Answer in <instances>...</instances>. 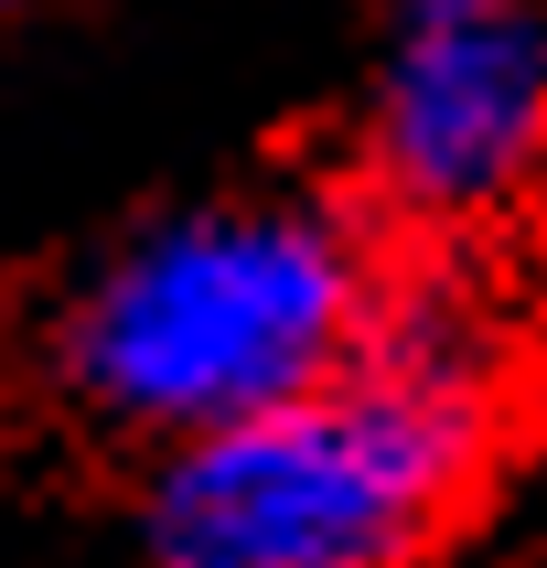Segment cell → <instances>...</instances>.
Here are the masks:
<instances>
[{
    "instance_id": "2",
    "label": "cell",
    "mask_w": 547,
    "mask_h": 568,
    "mask_svg": "<svg viewBox=\"0 0 547 568\" xmlns=\"http://www.w3.org/2000/svg\"><path fill=\"white\" fill-rule=\"evenodd\" d=\"M386 312V247L344 193H215L129 236L64 301L54 376L87 418L183 450L344 376Z\"/></svg>"
},
{
    "instance_id": "3",
    "label": "cell",
    "mask_w": 547,
    "mask_h": 568,
    "mask_svg": "<svg viewBox=\"0 0 547 568\" xmlns=\"http://www.w3.org/2000/svg\"><path fill=\"white\" fill-rule=\"evenodd\" d=\"M365 183L418 225L515 215L547 183L537 0H397L365 64Z\"/></svg>"
},
{
    "instance_id": "1",
    "label": "cell",
    "mask_w": 547,
    "mask_h": 568,
    "mask_svg": "<svg viewBox=\"0 0 547 568\" xmlns=\"http://www.w3.org/2000/svg\"><path fill=\"white\" fill-rule=\"evenodd\" d=\"M505 354L473 312L397 301L344 376L151 462V568H418L505 450Z\"/></svg>"
}]
</instances>
